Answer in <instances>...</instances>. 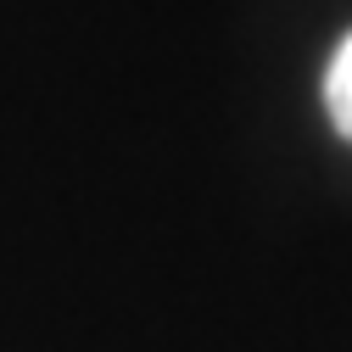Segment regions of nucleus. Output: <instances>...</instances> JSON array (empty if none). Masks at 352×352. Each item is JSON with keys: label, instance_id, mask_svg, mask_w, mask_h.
Wrapping results in <instances>:
<instances>
[{"label": "nucleus", "instance_id": "nucleus-1", "mask_svg": "<svg viewBox=\"0 0 352 352\" xmlns=\"http://www.w3.org/2000/svg\"><path fill=\"white\" fill-rule=\"evenodd\" d=\"M324 101H330V118L341 135H352V39H341V51L324 73Z\"/></svg>", "mask_w": 352, "mask_h": 352}]
</instances>
